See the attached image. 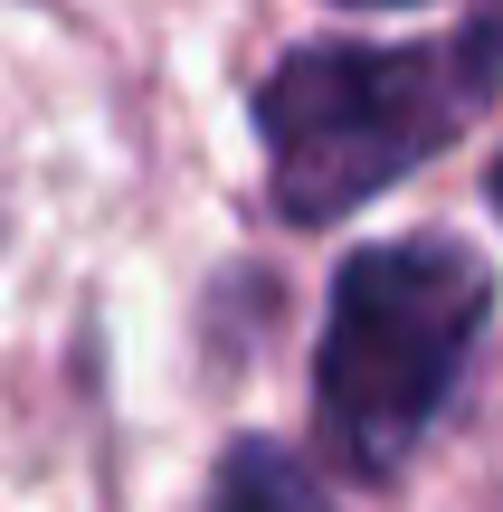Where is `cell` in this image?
Listing matches in <instances>:
<instances>
[{
  "instance_id": "6da1fadb",
  "label": "cell",
  "mask_w": 503,
  "mask_h": 512,
  "mask_svg": "<svg viewBox=\"0 0 503 512\" xmlns=\"http://www.w3.org/2000/svg\"><path fill=\"white\" fill-rule=\"evenodd\" d=\"M494 323V266L466 238H380L333 266L314 342V437L352 484H390L447 418L475 342Z\"/></svg>"
},
{
  "instance_id": "7a4b0ae2",
  "label": "cell",
  "mask_w": 503,
  "mask_h": 512,
  "mask_svg": "<svg viewBox=\"0 0 503 512\" xmlns=\"http://www.w3.org/2000/svg\"><path fill=\"white\" fill-rule=\"evenodd\" d=\"M485 114L456 38H304L266 67L257 133L285 228H333Z\"/></svg>"
},
{
  "instance_id": "3957f363",
  "label": "cell",
  "mask_w": 503,
  "mask_h": 512,
  "mask_svg": "<svg viewBox=\"0 0 503 512\" xmlns=\"http://www.w3.org/2000/svg\"><path fill=\"white\" fill-rule=\"evenodd\" d=\"M209 512H333L323 475L276 437H228L219 475H209Z\"/></svg>"
},
{
  "instance_id": "277c9868",
  "label": "cell",
  "mask_w": 503,
  "mask_h": 512,
  "mask_svg": "<svg viewBox=\"0 0 503 512\" xmlns=\"http://www.w3.org/2000/svg\"><path fill=\"white\" fill-rule=\"evenodd\" d=\"M456 57H466V76H475L485 95H503V0H475V10H466Z\"/></svg>"
},
{
  "instance_id": "5b68a950",
  "label": "cell",
  "mask_w": 503,
  "mask_h": 512,
  "mask_svg": "<svg viewBox=\"0 0 503 512\" xmlns=\"http://www.w3.org/2000/svg\"><path fill=\"white\" fill-rule=\"evenodd\" d=\"M485 200H494V219H503V152L485 162Z\"/></svg>"
},
{
  "instance_id": "8992f818",
  "label": "cell",
  "mask_w": 503,
  "mask_h": 512,
  "mask_svg": "<svg viewBox=\"0 0 503 512\" xmlns=\"http://www.w3.org/2000/svg\"><path fill=\"white\" fill-rule=\"evenodd\" d=\"M333 10H418V0H333Z\"/></svg>"
}]
</instances>
